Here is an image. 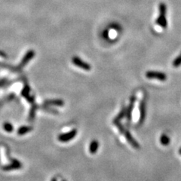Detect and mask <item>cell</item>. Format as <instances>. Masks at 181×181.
Returning a JSON list of instances; mask_svg holds the SVG:
<instances>
[{
    "label": "cell",
    "instance_id": "cell-1",
    "mask_svg": "<svg viewBox=\"0 0 181 181\" xmlns=\"http://www.w3.org/2000/svg\"><path fill=\"white\" fill-rule=\"evenodd\" d=\"M167 6L165 3H161L159 5V15L156 20V24L162 28H166L168 26V22L166 19Z\"/></svg>",
    "mask_w": 181,
    "mask_h": 181
},
{
    "label": "cell",
    "instance_id": "cell-2",
    "mask_svg": "<svg viewBox=\"0 0 181 181\" xmlns=\"http://www.w3.org/2000/svg\"><path fill=\"white\" fill-rule=\"evenodd\" d=\"M77 134V131L76 129L71 130V131H68V132L63 133V134H60L58 136V141L61 143H66L69 141H72Z\"/></svg>",
    "mask_w": 181,
    "mask_h": 181
},
{
    "label": "cell",
    "instance_id": "cell-3",
    "mask_svg": "<svg viewBox=\"0 0 181 181\" xmlns=\"http://www.w3.org/2000/svg\"><path fill=\"white\" fill-rule=\"evenodd\" d=\"M72 62H73V63L75 66L80 68V69L86 70V71H89V70H90V69H91V66H90V65L89 64V63H86L85 61L82 60L80 57H79L77 56L73 57V58H72Z\"/></svg>",
    "mask_w": 181,
    "mask_h": 181
},
{
    "label": "cell",
    "instance_id": "cell-4",
    "mask_svg": "<svg viewBox=\"0 0 181 181\" xmlns=\"http://www.w3.org/2000/svg\"><path fill=\"white\" fill-rule=\"evenodd\" d=\"M36 55V52L34 50H29L28 52H26V53L25 54L24 56L23 57V58L21 59V61L20 63V64L18 65V69H22V68L24 67L32 58Z\"/></svg>",
    "mask_w": 181,
    "mask_h": 181
},
{
    "label": "cell",
    "instance_id": "cell-5",
    "mask_svg": "<svg viewBox=\"0 0 181 181\" xmlns=\"http://www.w3.org/2000/svg\"><path fill=\"white\" fill-rule=\"evenodd\" d=\"M146 76L149 79H156L159 81L164 82L167 79L166 74L162 72L156 71H148L146 73Z\"/></svg>",
    "mask_w": 181,
    "mask_h": 181
},
{
    "label": "cell",
    "instance_id": "cell-6",
    "mask_svg": "<svg viewBox=\"0 0 181 181\" xmlns=\"http://www.w3.org/2000/svg\"><path fill=\"white\" fill-rule=\"evenodd\" d=\"M23 165L20 161L17 160V159H12L11 163L2 167V170L6 171H13V170L21 169Z\"/></svg>",
    "mask_w": 181,
    "mask_h": 181
},
{
    "label": "cell",
    "instance_id": "cell-7",
    "mask_svg": "<svg viewBox=\"0 0 181 181\" xmlns=\"http://www.w3.org/2000/svg\"><path fill=\"white\" fill-rule=\"evenodd\" d=\"M124 136H125V138H126V140L128 141V143H129L132 146H134V148H139L140 145L138 144V143L134 139V138L131 135V134H130V132L128 131V130H127V131H124Z\"/></svg>",
    "mask_w": 181,
    "mask_h": 181
},
{
    "label": "cell",
    "instance_id": "cell-8",
    "mask_svg": "<svg viewBox=\"0 0 181 181\" xmlns=\"http://www.w3.org/2000/svg\"><path fill=\"white\" fill-rule=\"evenodd\" d=\"M46 105L57 106V107H63L64 105V102L60 99H53V100H47L45 101Z\"/></svg>",
    "mask_w": 181,
    "mask_h": 181
},
{
    "label": "cell",
    "instance_id": "cell-9",
    "mask_svg": "<svg viewBox=\"0 0 181 181\" xmlns=\"http://www.w3.org/2000/svg\"><path fill=\"white\" fill-rule=\"evenodd\" d=\"M135 101H136V97H134V96H132L131 98V101H130L129 106H128V107L127 108L126 110V116L128 117V120L131 119V114H132L133 108H134V105Z\"/></svg>",
    "mask_w": 181,
    "mask_h": 181
},
{
    "label": "cell",
    "instance_id": "cell-10",
    "mask_svg": "<svg viewBox=\"0 0 181 181\" xmlns=\"http://www.w3.org/2000/svg\"><path fill=\"white\" fill-rule=\"evenodd\" d=\"M99 148V143L97 141H92L90 142V146H89V152L90 154H95L97 152Z\"/></svg>",
    "mask_w": 181,
    "mask_h": 181
},
{
    "label": "cell",
    "instance_id": "cell-11",
    "mask_svg": "<svg viewBox=\"0 0 181 181\" xmlns=\"http://www.w3.org/2000/svg\"><path fill=\"white\" fill-rule=\"evenodd\" d=\"M32 131V126H21L18 129V135H24V134H27L29 131Z\"/></svg>",
    "mask_w": 181,
    "mask_h": 181
},
{
    "label": "cell",
    "instance_id": "cell-12",
    "mask_svg": "<svg viewBox=\"0 0 181 181\" xmlns=\"http://www.w3.org/2000/svg\"><path fill=\"white\" fill-rule=\"evenodd\" d=\"M140 113H141V123L143 121L144 118H145V114H146V104L145 101L141 102V105H140Z\"/></svg>",
    "mask_w": 181,
    "mask_h": 181
},
{
    "label": "cell",
    "instance_id": "cell-13",
    "mask_svg": "<svg viewBox=\"0 0 181 181\" xmlns=\"http://www.w3.org/2000/svg\"><path fill=\"white\" fill-rule=\"evenodd\" d=\"M125 116H126V110H125V109H124V108H123V110H121V113L118 114V116H117L116 118L114 119V121H113V123L119 122V121H121V119H122V118H124Z\"/></svg>",
    "mask_w": 181,
    "mask_h": 181
},
{
    "label": "cell",
    "instance_id": "cell-14",
    "mask_svg": "<svg viewBox=\"0 0 181 181\" xmlns=\"http://www.w3.org/2000/svg\"><path fill=\"white\" fill-rule=\"evenodd\" d=\"M160 143L163 146H168L170 143V138L166 134H162L160 138Z\"/></svg>",
    "mask_w": 181,
    "mask_h": 181
},
{
    "label": "cell",
    "instance_id": "cell-15",
    "mask_svg": "<svg viewBox=\"0 0 181 181\" xmlns=\"http://www.w3.org/2000/svg\"><path fill=\"white\" fill-rule=\"evenodd\" d=\"M29 93H30V88H29L28 85H25L24 88H23L22 91H21V94H22L23 97L26 98V97H29V96L30 95Z\"/></svg>",
    "mask_w": 181,
    "mask_h": 181
},
{
    "label": "cell",
    "instance_id": "cell-16",
    "mask_svg": "<svg viewBox=\"0 0 181 181\" xmlns=\"http://www.w3.org/2000/svg\"><path fill=\"white\" fill-rule=\"evenodd\" d=\"M3 128L5 131H7V132H8V133L11 132V131H13V130H14L13 125H12V124L9 122L4 123Z\"/></svg>",
    "mask_w": 181,
    "mask_h": 181
},
{
    "label": "cell",
    "instance_id": "cell-17",
    "mask_svg": "<svg viewBox=\"0 0 181 181\" xmlns=\"http://www.w3.org/2000/svg\"><path fill=\"white\" fill-rule=\"evenodd\" d=\"M37 107L36 106H32V109L30 110V111H29V119H32V118L35 117V115H36V110H37Z\"/></svg>",
    "mask_w": 181,
    "mask_h": 181
},
{
    "label": "cell",
    "instance_id": "cell-18",
    "mask_svg": "<svg viewBox=\"0 0 181 181\" xmlns=\"http://www.w3.org/2000/svg\"><path fill=\"white\" fill-rule=\"evenodd\" d=\"M180 65H181V53L173 62V66H174V67H178V66H180Z\"/></svg>",
    "mask_w": 181,
    "mask_h": 181
},
{
    "label": "cell",
    "instance_id": "cell-19",
    "mask_svg": "<svg viewBox=\"0 0 181 181\" xmlns=\"http://www.w3.org/2000/svg\"><path fill=\"white\" fill-rule=\"evenodd\" d=\"M0 56L2 57H8L6 55V54L4 53V52H2V51H0Z\"/></svg>",
    "mask_w": 181,
    "mask_h": 181
},
{
    "label": "cell",
    "instance_id": "cell-20",
    "mask_svg": "<svg viewBox=\"0 0 181 181\" xmlns=\"http://www.w3.org/2000/svg\"><path fill=\"white\" fill-rule=\"evenodd\" d=\"M51 181H57V178L54 177V178H52V180H51Z\"/></svg>",
    "mask_w": 181,
    "mask_h": 181
},
{
    "label": "cell",
    "instance_id": "cell-21",
    "mask_svg": "<svg viewBox=\"0 0 181 181\" xmlns=\"http://www.w3.org/2000/svg\"><path fill=\"white\" fill-rule=\"evenodd\" d=\"M63 181H66V180H63Z\"/></svg>",
    "mask_w": 181,
    "mask_h": 181
}]
</instances>
